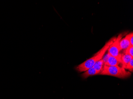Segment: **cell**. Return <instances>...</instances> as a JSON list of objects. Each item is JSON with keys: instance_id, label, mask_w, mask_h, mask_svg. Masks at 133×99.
Instances as JSON below:
<instances>
[{"instance_id": "obj_8", "label": "cell", "mask_w": 133, "mask_h": 99, "mask_svg": "<svg viewBox=\"0 0 133 99\" xmlns=\"http://www.w3.org/2000/svg\"><path fill=\"white\" fill-rule=\"evenodd\" d=\"M104 66V61L102 59L101 60L96 62L93 67L98 72V74H100L103 70Z\"/></svg>"}, {"instance_id": "obj_10", "label": "cell", "mask_w": 133, "mask_h": 99, "mask_svg": "<svg viewBox=\"0 0 133 99\" xmlns=\"http://www.w3.org/2000/svg\"><path fill=\"white\" fill-rule=\"evenodd\" d=\"M124 54L130 55L133 57V46H130L127 49L125 50Z\"/></svg>"}, {"instance_id": "obj_5", "label": "cell", "mask_w": 133, "mask_h": 99, "mask_svg": "<svg viewBox=\"0 0 133 99\" xmlns=\"http://www.w3.org/2000/svg\"><path fill=\"white\" fill-rule=\"evenodd\" d=\"M129 37L130 34L126 35L125 37L122 39L119 42V46H120L121 50H125L127 49L130 45V41H129Z\"/></svg>"}, {"instance_id": "obj_11", "label": "cell", "mask_w": 133, "mask_h": 99, "mask_svg": "<svg viewBox=\"0 0 133 99\" xmlns=\"http://www.w3.org/2000/svg\"><path fill=\"white\" fill-rule=\"evenodd\" d=\"M130 37H129V41L131 46H133V32L129 33Z\"/></svg>"}, {"instance_id": "obj_2", "label": "cell", "mask_w": 133, "mask_h": 99, "mask_svg": "<svg viewBox=\"0 0 133 99\" xmlns=\"http://www.w3.org/2000/svg\"><path fill=\"white\" fill-rule=\"evenodd\" d=\"M100 75L111 76L120 79H125L130 76L131 73L119 66H107L104 65L103 70Z\"/></svg>"}, {"instance_id": "obj_7", "label": "cell", "mask_w": 133, "mask_h": 99, "mask_svg": "<svg viewBox=\"0 0 133 99\" xmlns=\"http://www.w3.org/2000/svg\"><path fill=\"white\" fill-rule=\"evenodd\" d=\"M98 74H99L98 72L93 67H92L87 70L86 71H84V73L82 74V76L84 79H86L91 76L95 75Z\"/></svg>"}, {"instance_id": "obj_1", "label": "cell", "mask_w": 133, "mask_h": 99, "mask_svg": "<svg viewBox=\"0 0 133 99\" xmlns=\"http://www.w3.org/2000/svg\"><path fill=\"white\" fill-rule=\"evenodd\" d=\"M116 39V37L111 39L94 56L77 66L76 68L77 70L80 72H84L90 68L93 67L96 62L102 59L105 53L107 51L108 49L115 41Z\"/></svg>"}, {"instance_id": "obj_3", "label": "cell", "mask_w": 133, "mask_h": 99, "mask_svg": "<svg viewBox=\"0 0 133 99\" xmlns=\"http://www.w3.org/2000/svg\"><path fill=\"white\" fill-rule=\"evenodd\" d=\"M124 35L122 33L119 34L108 49V53L111 56L117 57L120 55L119 52L121 50L119 46V42Z\"/></svg>"}, {"instance_id": "obj_6", "label": "cell", "mask_w": 133, "mask_h": 99, "mask_svg": "<svg viewBox=\"0 0 133 99\" xmlns=\"http://www.w3.org/2000/svg\"><path fill=\"white\" fill-rule=\"evenodd\" d=\"M132 59H133V57L131 56L130 55L124 54H121V67L124 68L125 66Z\"/></svg>"}, {"instance_id": "obj_9", "label": "cell", "mask_w": 133, "mask_h": 99, "mask_svg": "<svg viewBox=\"0 0 133 99\" xmlns=\"http://www.w3.org/2000/svg\"><path fill=\"white\" fill-rule=\"evenodd\" d=\"M124 69L125 70H128L130 72H133V59H131L129 63L126 65Z\"/></svg>"}, {"instance_id": "obj_4", "label": "cell", "mask_w": 133, "mask_h": 99, "mask_svg": "<svg viewBox=\"0 0 133 99\" xmlns=\"http://www.w3.org/2000/svg\"><path fill=\"white\" fill-rule=\"evenodd\" d=\"M121 54L118 57H114L108 53L102 59L104 61V65L110 66H119V64H121Z\"/></svg>"}]
</instances>
